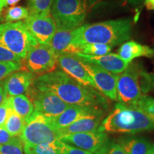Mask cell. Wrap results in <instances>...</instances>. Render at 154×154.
<instances>
[{
	"instance_id": "33",
	"label": "cell",
	"mask_w": 154,
	"mask_h": 154,
	"mask_svg": "<svg viewBox=\"0 0 154 154\" xmlns=\"http://www.w3.org/2000/svg\"><path fill=\"white\" fill-rule=\"evenodd\" d=\"M22 59L0 44V62H22Z\"/></svg>"
},
{
	"instance_id": "8",
	"label": "cell",
	"mask_w": 154,
	"mask_h": 154,
	"mask_svg": "<svg viewBox=\"0 0 154 154\" xmlns=\"http://www.w3.org/2000/svg\"><path fill=\"white\" fill-rule=\"evenodd\" d=\"M58 56L49 44H39L29 51L25 59V65L30 72L43 75L56 70Z\"/></svg>"
},
{
	"instance_id": "14",
	"label": "cell",
	"mask_w": 154,
	"mask_h": 154,
	"mask_svg": "<svg viewBox=\"0 0 154 154\" xmlns=\"http://www.w3.org/2000/svg\"><path fill=\"white\" fill-rule=\"evenodd\" d=\"M105 111L97 108L70 105L67 109L56 118L50 119L51 124L57 129L66 127L79 119L88 116H104Z\"/></svg>"
},
{
	"instance_id": "10",
	"label": "cell",
	"mask_w": 154,
	"mask_h": 154,
	"mask_svg": "<svg viewBox=\"0 0 154 154\" xmlns=\"http://www.w3.org/2000/svg\"><path fill=\"white\" fill-rule=\"evenodd\" d=\"M81 62L95 83L98 91L109 99L112 101H117L118 74H113L101 67L86 63L85 61H81Z\"/></svg>"
},
{
	"instance_id": "15",
	"label": "cell",
	"mask_w": 154,
	"mask_h": 154,
	"mask_svg": "<svg viewBox=\"0 0 154 154\" xmlns=\"http://www.w3.org/2000/svg\"><path fill=\"white\" fill-rule=\"evenodd\" d=\"M74 54L81 61L94 64L116 74L124 72L129 64L123 60L117 54L109 53L101 56L88 55L82 53H75Z\"/></svg>"
},
{
	"instance_id": "16",
	"label": "cell",
	"mask_w": 154,
	"mask_h": 154,
	"mask_svg": "<svg viewBox=\"0 0 154 154\" xmlns=\"http://www.w3.org/2000/svg\"><path fill=\"white\" fill-rule=\"evenodd\" d=\"M35 76L28 70H19L11 74L2 82L7 96H14L26 93L33 84Z\"/></svg>"
},
{
	"instance_id": "25",
	"label": "cell",
	"mask_w": 154,
	"mask_h": 154,
	"mask_svg": "<svg viewBox=\"0 0 154 154\" xmlns=\"http://www.w3.org/2000/svg\"><path fill=\"white\" fill-rule=\"evenodd\" d=\"M53 0H30L28 9L29 14H50Z\"/></svg>"
},
{
	"instance_id": "17",
	"label": "cell",
	"mask_w": 154,
	"mask_h": 154,
	"mask_svg": "<svg viewBox=\"0 0 154 154\" xmlns=\"http://www.w3.org/2000/svg\"><path fill=\"white\" fill-rule=\"evenodd\" d=\"M118 54L123 60L130 63L134 59L145 57L151 58L154 56V49L149 46L142 45L134 41L126 42L119 49Z\"/></svg>"
},
{
	"instance_id": "9",
	"label": "cell",
	"mask_w": 154,
	"mask_h": 154,
	"mask_svg": "<svg viewBox=\"0 0 154 154\" xmlns=\"http://www.w3.org/2000/svg\"><path fill=\"white\" fill-rule=\"evenodd\" d=\"M26 93H27L28 98L33 103L34 111L47 119L56 118L70 106L55 94L39 91L32 85Z\"/></svg>"
},
{
	"instance_id": "6",
	"label": "cell",
	"mask_w": 154,
	"mask_h": 154,
	"mask_svg": "<svg viewBox=\"0 0 154 154\" xmlns=\"http://www.w3.org/2000/svg\"><path fill=\"white\" fill-rule=\"evenodd\" d=\"M61 137L59 130L55 128L49 119L34 111L26 121L24 128L19 138L24 144L54 143Z\"/></svg>"
},
{
	"instance_id": "1",
	"label": "cell",
	"mask_w": 154,
	"mask_h": 154,
	"mask_svg": "<svg viewBox=\"0 0 154 154\" xmlns=\"http://www.w3.org/2000/svg\"><path fill=\"white\" fill-rule=\"evenodd\" d=\"M32 86L42 91L55 94L70 105L108 109V101L101 92L80 84L61 70H54L34 79Z\"/></svg>"
},
{
	"instance_id": "5",
	"label": "cell",
	"mask_w": 154,
	"mask_h": 154,
	"mask_svg": "<svg viewBox=\"0 0 154 154\" xmlns=\"http://www.w3.org/2000/svg\"><path fill=\"white\" fill-rule=\"evenodd\" d=\"M0 44L24 60L38 42L22 21L0 24Z\"/></svg>"
},
{
	"instance_id": "24",
	"label": "cell",
	"mask_w": 154,
	"mask_h": 154,
	"mask_svg": "<svg viewBox=\"0 0 154 154\" xmlns=\"http://www.w3.org/2000/svg\"><path fill=\"white\" fill-rule=\"evenodd\" d=\"M51 143L38 144V145H29L24 144V153L29 154H59L58 141Z\"/></svg>"
},
{
	"instance_id": "3",
	"label": "cell",
	"mask_w": 154,
	"mask_h": 154,
	"mask_svg": "<svg viewBox=\"0 0 154 154\" xmlns=\"http://www.w3.org/2000/svg\"><path fill=\"white\" fill-rule=\"evenodd\" d=\"M151 130H154V121L143 110L117 103L113 110L102 120L97 131L134 135Z\"/></svg>"
},
{
	"instance_id": "39",
	"label": "cell",
	"mask_w": 154,
	"mask_h": 154,
	"mask_svg": "<svg viewBox=\"0 0 154 154\" xmlns=\"http://www.w3.org/2000/svg\"><path fill=\"white\" fill-rule=\"evenodd\" d=\"M122 1L128 2H129L133 5H137L141 3L143 0H122Z\"/></svg>"
},
{
	"instance_id": "13",
	"label": "cell",
	"mask_w": 154,
	"mask_h": 154,
	"mask_svg": "<svg viewBox=\"0 0 154 154\" xmlns=\"http://www.w3.org/2000/svg\"><path fill=\"white\" fill-rule=\"evenodd\" d=\"M58 65L61 70L80 84L97 90L95 83L74 54L65 53L58 56Z\"/></svg>"
},
{
	"instance_id": "41",
	"label": "cell",
	"mask_w": 154,
	"mask_h": 154,
	"mask_svg": "<svg viewBox=\"0 0 154 154\" xmlns=\"http://www.w3.org/2000/svg\"><path fill=\"white\" fill-rule=\"evenodd\" d=\"M2 8H3V7H2V0H0V12H1Z\"/></svg>"
},
{
	"instance_id": "21",
	"label": "cell",
	"mask_w": 154,
	"mask_h": 154,
	"mask_svg": "<svg viewBox=\"0 0 154 154\" xmlns=\"http://www.w3.org/2000/svg\"><path fill=\"white\" fill-rule=\"evenodd\" d=\"M12 109L19 116L24 119L25 121L29 118L34 112V105L28 96L24 94H20L14 96H9Z\"/></svg>"
},
{
	"instance_id": "27",
	"label": "cell",
	"mask_w": 154,
	"mask_h": 154,
	"mask_svg": "<svg viewBox=\"0 0 154 154\" xmlns=\"http://www.w3.org/2000/svg\"><path fill=\"white\" fill-rule=\"evenodd\" d=\"M94 154H126V153L117 142L108 139Z\"/></svg>"
},
{
	"instance_id": "7",
	"label": "cell",
	"mask_w": 154,
	"mask_h": 154,
	"mask_svg": "<svg viewBox=\"0 0 154 154\" xmlns=\"http://www.w3.org/2000/svg\"><path fill=\"white\" fill-rule=\"evenodd\" d=\"M143 69L138 63H130L117 79V101L126 106H137L142 95L140 85V72Z\"/></svg>"
},
{
	"instance_id": "38",
	"label": "cell",
	"mask_w": 154,
	"mask_h": 154,
	"mask_svg": "<svg viewBox=\"0 0 154 154\" xmlns=\"http://www.w3.org/2000/svg\"><path fill=\"white\" fill-rule=\"evenodd\" d=\"M145 6L149 10H154V0H145Z\"/></svg>"
},
{
	"instance_id": "42",
	"label": "cell",
	"mask_w": 154,
	"mask_h": 154,
	"mask_svg": "<svg viewBox=\"0 0 154 154\" xmlns=\"http://www.w3.org/2000/svg\"><path fill=\"white\" fill-rule=\"evenodd\" d=\"M24 154H29V153H24Z\"/></svg>"
},
{
	"instance_id": "28",
	"label": "cell",
	"mask_w": 154,
	"mask_h": 154,
	"mask_svg": "<svg viewBox=\"0 0 154 154\" xmlns=\"http://www.w3.org/2000/svg\"><path fill=\"white\" fill-rule=\"evenodd\" d=\"M0 154H24L23 143L20 138L11 143L0 145Z\"/></svg>"
},
{
	"instance_id": "34",
	"label": "cell",
	"mask_w": 154,
	"mask_h": 154,
	"mask_svg": "<svg viewBox=\"0 0 154 154\" xmlns=\"http://www.w3.org/2000/svg\"><path fill=\"white\" fill-rule=\"evenodd\" d=\"M12 109L9 98H7L0 105V128H4L5 124L8 118L9 112Z\"/></svg>"
},
{
	"instance_id": "22",
	"label": "cell",
	"mask_w": 154,
	"mask_h": 154,
	"mask_svg": "<svg viewBox=\"0 0 154 154\" xmlns=\"http://www.w3.org/2000/svg\"><path fill=\"white\" fill-rule=\"evenodd\" d=\"M25 124H26V121H25L24 119L19 116L11 109L4 128L11 136H19L22 134L23 130H24Z\"/></svg>"
},
{
	"instance_id": "30",
	"label": "cell",
	"mask_w": 154,
	"mask_h": 154,
	"mask_svg": "<svg viewBox=\"0 0 154 154\" xmlns=\"http://www.w3.org/2000/svg\"><path fill=\"white\" fill-rule=\"evenodd\" d=\"M22 68V62H0V82L7 78L13 72L21 70Z\"/></svg>"
},
{
	"instance_id": "19",
	"label": "cell",
	"mask_w": 154,
	"mask_h": 154,
	"mask_svg": "<svg viewBox=\"0 0 154 154\" xmlns=\"http://www.w3.org/2000/svg\"><path fill=\"white\" fill-rule=\"evenodd\" d=\"M72 30L57 29L51 38L49 45L57 56L62 54H74V47L72 45Z\"/></svg>"
},
{
	"instance_id": "4",
	"label": "cell",
	"mask_w": 154,
	"mask_h": 154,
	"mask_svg": "<svg viewBox=\"0 0 154 154\" xmlns=\"http://www.w3.org/2000/svg\"><path fill=\"white\" fill-rule=\"evenodd\" d=\"M91 0H53L51 14L57 29L74 30L85 22Z\"/></svg>"
},
{
	"instance_id": "20",
	"label": "cell",
	"mask_w": 154,
	"mask_h": 154,
	"mask_svg": "<svg viewBox=\"0 0 154 154\" xmlns=\"http://www.w3.org/2000/svg\"><path fill=\"white\" fill-rule=\"evenodd\" d=\"M117 143L126 154H146L151 146L146 138L135 136H123L118 139Z\"/></svg>"
},
{
	"instance_id": "35",
	"label": "cell",
	"mask_w": 154,
	"mask_h": 154,
	"mask_svg": "<svg viewBox=\"0 0 154 154\" xmlns=\"http://www.w3.org/2000/svg\"><path fill=\"white\" fill-rule=\"evenodd\" d=\"M17 136H13L5 129V128H0V145H5L17 139Z\"/></svg>"
},
{
	"instance_id": "26",
	"label": "cell",
	"mask_w": 154,
	"mask_h": 154,
	"mask_svg": "<svg viewBox=\"0 0 154 154\" xmlns=\"http://www.w3.org/2000/svg\"><path fill=\"white\" fill-rule=\"evenodd\" d=\"M29 15L28 8L21 6L11 7L7 9L5 15V20L7 22H14L26 19Z\"/></svg>"
},
{
	"instance_id": "37",
	"label": "cell",
	"mask_w": 154,
	"mask_h": 154,
	"mask_svg": "<svg viewBox=\"0 0 154 154\" xmlns=\"http://www.w3.org/2000/svg\"><path fill=\"white\" fill-rule=\"evenodd\" d=\"M7 98V95L6 91L4 89L2 84L0 85V105L2 103V102Z\"/></svg>"
},
{
	"instance_id": "29",
	"label": "cell",
	"mask_w": 154,
	"mask_h": 154,
	"mask_svg": "<svg viewBox=\"0 0 154 154\" xmlns=\"http://www.w3.org/2000/svg\"><path fill=\"white\" fill-rule=\"evenodd\" d=\"M137 107L143 110L154 121V98L152 96L142 95L137 103Z\"/></svg>"
},
{
	"instance_id": "31",
	"label": "cell",
	"mask_w": 154,
	"mask_h": 154,
	"mask_svg": "<svg viewBox=\"0 0 154 154\" xmlns=\"http://www.w3.org/2000/svg\"><path fill=\"white\" fill-rule=\"evenodd\" d=\"M140 85L142 94H145L151 90H154V74L146 73L142 70L140 76Z\"/></svg>"
},
{
	"instance_id": "12",
	"label": "cell",
	"mask_w": 154,
	"mask_h": 154,
	"mask_svg": "<svg viewBox=\"0 0 154 154\" xmlns=\"http://www.w3.org/2000/svg\"><path fill=\"white\" fill-rule=\"evenodd\" d=\"M109 139L106 132H83L63 135L59 140L79 149L95 153Z\"/></svg>"
},
{
	"instance_id": "23",
	"label": "cell",
	"mask_w": 154,
	"mask_h": 154,
	"mask_svg": "<svg viewBox=\"0 0 154 154\" xmlns=\"http://www.w3.org/2000/svg\"><path fill=\"white\" fill-rule=\"evenodd\" d=\"M111 50L112 47L103 44H85L76 47V53L93 56L108 54L111 53Z\"/></svg>"
},
{
	"instance_id": "11",
	"label": "cell",
	"mask_w": 154,
	"mask_h": 154,
	"mask_svg": "<svg viewBox=\"0 0 154 154\" xmlns=\"http://www.w3.org/2000/svg\"><path fill=\"white\" fill-rule=\"evenodd\" d=\"M24 24L39 44H49L57 26L51 14H29Z\"/></svg>"
},
{
	"instance_id": "18",
	"label": "cell",
	"mask_w": 154,
	"mask_h": 154,
	"mask_svg": "<svg viewBox=\"0 0 154 154\" xmlns=\"http://www.w3.org/2000/svg\"><path fill=\"white\" fill-rule=\"evenodd\" d=\"M104 116H88L79 119L64 128L59 129L61 136L75 133L96 131L101 124Z\"/></svg>"
},
{
	"instance_id": "32",
	"label": "cell",
	"mask_w": 154,
	"mask_h": 154,
	"mask_svg": "<svg viewBox=\"0 0 154 154\" xmlns=\"http://www.w3.org/2000/svg\"><path fill=\"white\" fill-rule=\"evenodd\" d=\"M58 147L59 154H92L91 152L63 143L60 140L58 141Z\"/></svg>"
},
{
	"instance_id": "2",
	"label": "cell",
	"mask_w": 154,
	"mask_h": 154,
	"mask_svg": "<svg viewBox=\"0 0 154 154\" xmlns=\"http://www.w3.org/2000/svg\"><path fill=\"white\" fill-rule=\"evenodd\" d=\"M132 24V19L128 18L82 25L72 30L74 53L76 47L85 44H103L113 47L124 43L131 37Z\"/></svg>"
},
{
	"instance_id": "40",
	"label": "cell",
	"mask_w": 154,
	"mask_h": 154,
	"mask_svg": "<svg viewBox=\"0 0 154 154\" xmlns=\"http://www.w3.org/2000/svg\"><path fill=\"white\" fill-rule=\"evenodd\" d=\"M146 154H154V143L151 144L149 150H148Z\"/></svg>"
},
{
	"instance_id": "36",
	"label": "cell",
	"mask_w": 154,
	"mask_h": 154,
	"mask_svg": "<svg viewBox=\"0 0 154 154\" xmlns=\"http://www.w3.org/2000/svg\"><path fill=\"white\" fill-rule=\"evenodd\" d=\"M19 1L20 0H2V4L3 7H8V6L12 7V6L17 5Z\"/></svg>"
}]
</instances>
